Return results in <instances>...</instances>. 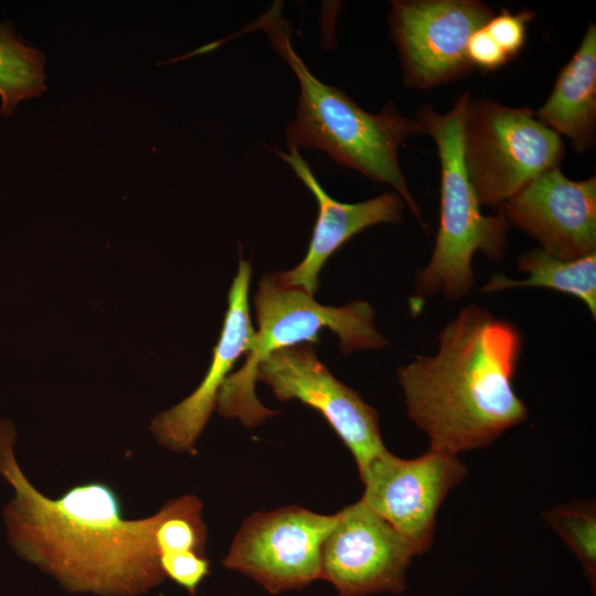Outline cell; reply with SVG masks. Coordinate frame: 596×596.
I'll use <instances>...</instances> for the list:
<instances>
[{"mask_svg": "<svg viewBox=\"0 0 596 596\" xmlns=\"http://www.w3.org/2000/svg\"><path fill=\"white\" fill-rule=\"evenodd\" d=\"M15 438L14 424L0 419V475L14 491L3 518L8 540L22 558L74 592L129 596L162 581L153 514L126 519L118 492L102 481L46 497L20 468Z\"/></svg>", "mask_w": 596, "mask_h": 596, "instance_id": "cell-1", "label": "cell"}, {"mask_svg": "<svg viewBox=\"0 0 596 596\" xmlns=\"http://www.w3.org/2000/svg\"><path fill=\"white\" fill-rule=\"evenodd\" d=\"M521 352L513 323L471 304L440 330L435 354L397 370L407 416L428 436L429 449H479L526 418L513 386Z\"/></svg>", "mask_w": 596, "mask_h": 596, "instance_id": "cell-2", "label": "cell"}, {"mask_svg": "<svg viewBox=\"0 0 596 596\" xmlns=\"http://www.w3.org/2000/svg\"><path fill=\"white\" fill-rule=\"evenodd\" d=\"M281 8V2H274L247 30H263L299 82L297 114L286 128L288 148L324 151L339 164L391 185L424 225L397 157L407 137L425 135L422 124L401 115L392 102L377 114H370L342 89L320 82L295 52L290 24Z\"/></svg>", "mask_w": 596, "mask_h": 596, "instance_id": "cell-3", "label": "cell"}, {"mask_svg": "<svg viewBox=\"0 0 596 596\" xmlns=\"http://www.w3.org/2000/svg\"><path fill=\"white\" fill-rule=\"evenodd\" d=\"M470 93L462 92L445 114L422 104L415 113L436 142L440 166L439 226L428 264L418 273V298L441 292L454 300L467 296L475 283L472 257L481 252L489 260H502L509 223L501 213L485 215L469 181L464 161V128Z\"/></svg>", "mask_w": 596, "mask_h": 596, "instance_id": "cell-4", "label": "cell"}, {"mask_svg": "<svg viewBox=\"0 0 596 596\" xmlns=\"http://www.w3.org/2000/svg\"><path fill=\"white\" fill-rule=\"evenodd\" d=\"M254 310L257 330L246 360L226 377L216 402L222 416L237 418L245 427L260 425L276 414L255 393L257 368L270 353L301 343L316 344L324 328L338 336L344 354L389 344L374 327L375 313L369 302L323 306L300 288L283 286L275 274L259 280Z\"/></svg>", "mask_w": 596, "mask_h": 596, "instance_id": "cell-5", "label": "cell"}, {"mask_svg": "<svg viewBox=\"0 0 596 596\" xmlns=\"http://www.w3.org/2000/svg\"><path fill=\"white\" fill-rule=\"evenodd\" d=\"M564 155L561 137L526 106L469 100L464 161L480 206L500 209L540 173L560 167Z\"/></svg>", "mask_w": 596, "mask_h": 596, "instance_id": "cell-6", "label": "cell"}, {"mask_svg": "<svg viewBox=\"0 0 596 596\" xmlns=\"http://www.w3.org/2000/svg\"><path fill=\"white\" fill-rule=\"evenodd\" d=\"M493 14L479 0L391 1L390 34L405 85L426 91L469 76L468 40Z\"/></svg>", "mask_w": 596, "mask_h": 596, "instance_id": "cell-7", "label": "cell"}, {"mask_svg": "<svg viewBox=\"0 0 596 596\" xmlns=\"http://www.w3.org/2000/svg\"><path fill=\"white\" fill-rule=\"evenodd\" d=\"M338 520L334 514L288 505L257 512L236 533L223 561L270 594L300 589L322 575V547Z\"/></svg>", "mask_w": 596, "mask_h": 596, "instance_id": "cell-8", "label": "cell"}, {"mask_svg": "<svg viewBox=\"0 0 596 596\" xmlns=\"http://www.w3.org/2000/svg\"><path fill=\"white\" fill-rule=\"evenodd\" d=\"M257 380L270 386L279 401L298 400L319 412L352 454L360 477L387 450L377 412L331 374L312 344L270 353L258 365Z\"/></svg>", "mask_w": 596, "mask_h": 596, "instance_id": "cell-9", "label": "cell"}, {"mask_svg": "<svg viewBox=\"0 0 596 596\" xmlns=\"http://www.w3.org/2000/svg\"><path fill=\"white\" fill-rule=\"evenodd\" d=\"M466 473L454 454L429 449L404 459L386 450L360 477L364 483L361 500L423 554L433 544L438 508Z\"/></svg>", "mask_w": 596, "mask_h": 596, "instance_id": "cell-10", "label": "cell"}, {"mask_svg": "<svg viewBox=\"0 0 596 596\" xmlns=\"http://www.w3.org/2000/svg\"><path fill=\"white\" fill-rule=\"evenodd\" d=\"M417 546L362 500L338 512L322 547L321 578L341 596L400 594Z\"/></svg>", "mask_w": 596, "mask_h": 596, "instance_id": "cell-11", "label": "cell"}, {"mask_svg": "<svg viewBox=\"0 0 596 596\" xmlns=\"http://www.w3.org/2000/svg\"><path fill=\"white\" fill-rule=\"evenodd\" d=\"M507 222L564 260L596 253V178L565 177L547 169L507 200L500 212Z\"/></svg>", "mask_w": 596, "mask_h": 596, "instance_id": "cell-12", "label": "cell"}, {"mask_svg": "<svg viewBox=\"0 0 596 596\" xmlns=\"http://www.w3.org/2000/svg\"><path fill=\"white\" fill-rule=\"evenodd\" d=\"M251 263L240 259L227 296V310L220 339L213 349L209 370L200 385L183 401L158 414L150 429L162 446L174 451H190L201 436L220 391L236 361L248 352L255 330L249 313Z\"/></svg>", "mask_w": 596, "mask_h": 596, "instance_id": "cell-13", "label": "cell"}, {"mask_svg": "<svg viewBox=\"0 0 596 596\" xmlns=\"http://www.w3.org/2000/svg\"><path fill=\"white\" fill-rule=\"evenodd\" d=\"M277 155L313 194L319 213L304 259L292 269L275 275L283 286L300 288L313 296L319 288V273L328 258L364 228L379 223H398L404 201L397 193L387 192L359 203L339 202L320 185L298 150L278 151Z\"/></svg>", "mask_w": 596, "mask_h": 596, "instance_id": "cell-14", "label": "cell"}, {"mask_svg": "<svg viewBox=\"0 0 596 596\" xmlns=\"http://www.w3.org/2000/svg\"><path fill=\"white\" fill-rule=\"evenodd\" d=\"M536 118L560 137L565 136L576 152L595 142L596 132V26L589 23L571 60L561 68Z\"/></svg>", "mask_w": 596, "mask_h": 596, "instance_id": "cell-15", "label": "cell"}, {"mask_svg": "<svg viewBox=\"0 0 596 596\" xmlns=\"http://www.w3.org/2000/svg\"><path fill=\"white\" fill-rule=\"evenodd\" d=\"M518 269L528 277L519 280L497 274L481 287L480 292L524 287L549 288L576 297L596 318V253L564 260L541 248H533L519 256Z\"/></svg>", "mask_w": 596, "mask_h": 596, "instance_id": "cell-16", "label": "cell"}, {"mask_svg": "<svg viewBox=\"0 0 596 596\" xmlns=\"http://www.w3.org/2000/svg\"><path fill=\"white\" fill-rule=\"evenodd\" d=\"M43 55L28 46L6 24L0 23V98L1 113L10 115L26 98L45 89Z\"/></svg>", "mask_w": 596, "mask_h": 596, "instance_id": "cell-17", "label": "cell"}, {"mask_svg": "<svg viewBox=\"0 0 596 596\" xmlns=\"http://www.w3.org/2000/svg\"><path fill=\"white\" fill-rule=\"evenodd\" d=\"M155 542L159 556L194 552L204 555L207 530L202 502L185 494L164 503L155 514Z\"/></svg>", "mask_w": 596, "mask_h": 596, "instance_id": "cell-18", "label": "cell"}, {"mask_svg": "<svg viewBox=\"0 0 596 596\" xmlns=\"http://www.w3.org/2000/svg\"><path fill=\"white\" fill-rule=\"evenodd\" d=\"M544 518L577 556L595 589L596 512L594 503L577 502L562 505L545 512Z\"/></svg>", "mask_w": 596, "mask_h": 596, "instance_id": "cell-19", "label": "cell"}, {"mask_svg": "<svg viewBox=\"0 0 596 596\" xmlns=\"http://www.w3.org/2000/svg\"><path fill=\"white\" fill-rule=\"evenodd\" d=\"M534 17L535 12L529 9L515 13L501 9L483 28L511 61L522 51L526 40L528 23Z\"/></svg>", "mask_w": 596, "mask_h": 596, "instance_id": "cell-20", "label": "cell"}, {"mask_svg": "<svg viewBox=\"0 0 596 596\" xmlns=\"http://www.w3.org/2000/svg\"><path fill=\"white\" fill-rule=\"evenodd\" d=\"M159 564L164 577L194 594L200 583L210 574V562L194 552L159 556Z\"/></svg>", "mask_w": 596, "mask_h": 596, "instance_id": "cell-21", "label": "cell"}, {"mask_svg": "<svg viewBox=\"0 0 596 596\" xmlns=\"http://www.w3.org/2000/svg\"><path fill=\"white\" fill-rule=\"evenodd\" d=\"M467 56L473 67L483 71H494L510 62L483 26L470 35L467 44Z\"/></svg>", "mask_w": 596, "mask_h": 596, "instance_id": "cell-22", "label": "cell"}]
</instances>
